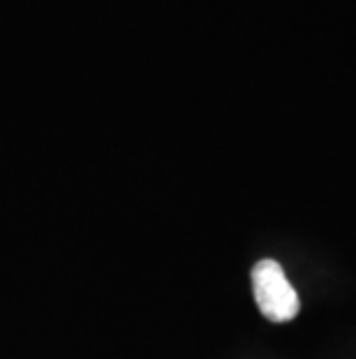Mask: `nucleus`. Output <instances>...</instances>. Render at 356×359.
<instances>
[{
  "mask_svg": "<svg viewBox=\"0 0 356 359\" xmlns=\"http://www.w3.org/2000/svg\"><path fill=\"white\" fill-rule=\"evenodd\" d=\"M252 294L257 309L271 323H292L301 311L297 290L276 259H259L252 266Z\"/></svg>",
  "mask_w": 356,
  "mask_h": 359,
  "instance_id": "obj_1",
  "label": "nucleus"
}]
</instances>
